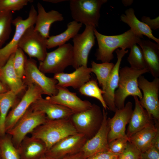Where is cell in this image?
Instances as JSON below:
<instances>
[{
    "instance_id": "cell-17",
    "label": "cell",
    "mask_w": 159,
    "mask_h": 159,
    "mask_svg": "<svg viewBox=\"0 0 159 159\" xmlns=\"http://www.w3.org/2000/svg\"><path fill=\"white\" fill-rule=\"evenodd\" d=\"M132 111V103L129 101L123 108H116L113 117L108 118L110 126L107 137L108 143L117 138L127 137L126 127L129 123Z\"/></svg>"
},
{
    "instance_id": "cell-30",
    "label": "cell",
    "mask_w": 159,
    "mask_h": 159,
    "mask_svg": "<svg viewBox=\"0 0 159 159\" xmlns=\"http://www.w3.org/2000/svg\"><path fill=\"white\" fill-rule=\"evenodd\" d=\"M114 64L112 62L97 63L94 61L91 62V72L96 75L99 84L103 91Z\"/></svg>"
},
{
    "instance_id": "cell-18",
    "label": "cell",
    "mask_w": 159,
    "mask_h": 159,
    "mask_svg": "<svg viewBox=\"0 0 159 159\" xmlns=\"http://www.w3.org/2000/svg\"><path fill=\"white\" fill-rule=\"evenodd\" d=\"M128 52V50L118 49L115 52L117 60L114 64L107 81L103 97L108 109L115 112L116 107L114 102L115 93L117 88L119 80V72L122 59Z\"/></svg>"
},
{
    "instance_id": "cell-33",
    "label": "cell",
    "mask_w": 159,
    "mask_h": 159,
    "mask_svg": "<svg viewBox=\"0 0 159 159\" xmlns=\"http://www.w3.org/2000/svg\"><path fill=\"white\" fill-rule=\"evenodd\" d=\"M0 149L1 159H20L11 137L8 134L0 137Z\"/></svg>"
},
{
    "instance_id": "cell-3",
    "label": "cell",
    "mask_w": 159,
    "mask_h": 159,
    "mask_svg": "<svg viewBox=\"0 0 159 159\" xmlns=\"http://www.w3.org/2000/svg\"><path fill=\"white\" fill-rule=\"evenodd\" d=\"M149 72L147 69H140L127 66L120 69L118 86L115 93L116 108H123L125 99L129 96H137L140 100L142 98L143 94L138 87V79L142 74Z\"/></svg>"
},
{
    "instance_id": "cell-26",
    "label": "cell",
    "mask_w": 159,
    "mask_h": 159,
    "mask_svg": "<svg viewBox=\"0 0 159 159\" xmlns=\"http://www.w3.org/2000/svg\"><path fill=\"white\" fill-rule=\"evenodd\" d=\"M155 124L150 125L136 133L128 138V141L142 153L151 147V143L158 128L159 121L154 119Z\"/></svg>"
},
{
    "instance_id": "cell-9",
    "label": "cell",
    "mask_w": 159,
    "mask_h": 159,
    "mask_svg": "<svg viewBox=\"0 0 159 159\" xmlns=\"http://www.w3.org/2000/svg\"><path fill=\"white\" fill-rule=\"evenodd\" d=\"M95 28L92 26H86L82 33L78 34L73 38V62L72 66L75 69L82 66H87L89 53L95 44Z\"/></svg>"
},
{
    "instance_id": "cell-12",
    "label": "cell",
    "mask_w": 159,
    "mask_h": 159,
    "mask_svg": "<svg viewBox=\"0 0 159 159\" xmlns=\"http://www.w3.org/2000/svg\"><path fill=\"white\" fill-rule=\"evenodd\" d=\"M47 39L36 30L33 25L25 31L19 43V48L30 58H35L42 62L47 52Z\"/></svg>"
},
{
    "instance_id": "cell-39",
    "label": "cell",
    "mask_w": 159,
    "mask_h": 159,
    "mask_svg": "<svg viewBox=\"0 0 159 159\" xmlns=\"http://www.w3.org/2000/svg\"><path fill=\"white\" fill-rule=\"evenodd\" d=\"M119 155L108 150L97 153L85 159H118Z\"/></svg>"
},
{
    "instance_id": "cell-35",
    "label": "cell",
    "mask_w": 159,
    "mask_h": 159,
    "mask_svg": "<svg viewBox=\"0 0 159 159\" xmlns=\"http://www.w3.org/2000/svg\"><path fill=\"white\" fill-rule=\"evenodd\" d=\"M27 59L24 52L18 48L14 54L13 65L16 74L22 79L24 75L25 64Z\"/></svg>"
},
{
    "instance_id": "cell-41",
    "label": "cell",
    "mask_w": 159,
    "mask_h": 159,
    "mask_svg": "<svg viewBox=\"0 0 159 159\" xmlns=\"http://www.w3.org/2000/svg\"><path fill=\"white\" fill-rule=\"evenodd\" d=\"M141 159H159V150L151 147L142 153Z\"/></svg>"
},
{
    "instance_id": "cell-34",
    "label": "cell",
    "mask_w": 159,
    "mask_h": 159,
    "mask_svg": "<svg viewBox=\"0 0 159 159\" xmlns=\"http://www.w3.org/2000/svg\"><path fill=\"white\" fill-rule=\"evenodd\" d=\"M130 51L127 61L130 67L138 69H147L142 50L139 46L133 44L130 48Z\"/></svg>"
},
{
    "instance_id": "cell-7",
    "label": "cell",
    "mask_w": 159,
    "mask_h": 159,
    "mask_svg": "<svg viewBox=\"0 0 159 159\" xmlns=\"http://www.w3.org/2000/svg\"><path fill=\"white\" fill-rule=\"evenodd\" d=\"M47 119L44 113L33 110L30 107L13 127L6 133L11 136L14 145L17 148L26 135L43 124Z\"/></svg>"
},
{
    "instance_id": "cell-28",
    "label": "cell",
    "mask_w": 159,
    "mask_h": 159,
    "mask_svg": "<svg viewBox=\"0 0 159 159\" xmlns=\"http://www.w3.org/2000/svg\"><path fill=\"white\" fill-rule=\"evenodd\" d=\"M82 24L74 20L67 24L65 31L58 35L50 36L47 39V48L50 49L59 46L66 44L77 34L82 27Z\"/></svg>"
},
{
    "instance_id": "cell-2",
    "label": "cell",
    "mask_w": 159,
    "mask_h": 159,
    "mask_svg": "<svg viewBox=\"0 0 159 159\" xmlns=\"http://www.w3.org/2000/svg\"><path fill=\"white\" fill-rule=\"evenodd\" d=\"M78 133L69 119L49 120L47 118L43 124L30 134L32 136L42 140L47 150L63 138Z\"/></svg>"
},
{
    "instance_id": "cell-36",
    "label": "cell",
    "mask_w": 159,
    "mask_h": 159,
    "mask_svg": "<svg viewBox=\"0 0 159 159\" xmlns=\"http://www.w3.org/2000/svg\"><path fill=\"white\" fill-rule=\"evenodd\" d=\"M32 1L30 0H0V10L11 12L18 11Z\"/></svg>"
},
{
    "instance_id": "cell-25",
    "label": "cell",
    "mask_w": 159,
    "mask_h": 159,
    "mask_svg": "<svg viewBox=\"0 0 159 159\" xmlns=\"http://www.w3.org/2000/svg\"><path fill=\"white\" fill-rule=\"evenodd\" d=\"M14 54L10 56L5 64L1 68V75L0 79L8 87L9 90L17 95L24 88L25 86L22 79L18 75L13 67Z\"/></svg>"
},
{
    "instance_id": "cell-48",
    "label": "cell",
    "mask_w": 159,
    "mask_h": 159,
    "mask_svg": "<svg viewBox=\"0 0 159 159\" xmlns=\"http://www.w3.org/2000/svg\"><path fill=\"white\" fill-rule=\"evenodd\" d=\"M1 68H0V78L1 77Z\"/></svg>"
},
{
    "instance_id": "cell-5",
    "label": "cell",
    "mask_w": 159,
    "mask_h": 159,
    "mask_svg": "<svg viewBox=\"0 0 159 159\" xmlns=\"http://www.w3.org/2000/svg\"><path fill=\"white\" fill-rule=\"evenodd\" d=\"M78 133L89 139L99 130L103 119L102 111L97 105L92 104L89 109L73 113L70 118Z\"/></svg>"
},
{
    "instance_id": "cell-24",
    "label": "cell",
    "mask_w": 159,
    "mask_h": 159,
    "mask_svg": "<svg viewBox=\"0 0 159 159\" xmlns=\"http://www.w3.org/2000/svg\"><path fill=\"white\" fill-rule=\"evenodd\" d=\"M141 48L148 69L154 78L159 77V44L141 39L138 44Z\"/></svg>"
},
{
    "instance_id": "cell-32",
    "label": "cell",
    "mask_w": 159,
    "mask_h": 159,
    "mask_svg": "<svg viewBox=\"0 0 159 159\" xmlns=\"http://www.w3.org/2000/svg\"><path fill=\"white\" fill-rule=\"evenodd\" d=\"M13 20L11 12L0 10V48L9 37Z\"/></svg>"
},
{
    "instance_id": "cell-46",
    "label": "cell",
    "mask_w": 159,
    "mask_h": 159,
    "mask_svg": "<svg viewBox=\"0 0 159 159\" xmlns=\"http://www.w3.org/2000/svg\"><path fill=\"white\" fill-rule=\"evenodd\" d=\"M43 1H45L52 3H57L66 1V0H46Z\"/></svg>"
},
{
    "instance_id": "cell-22",
    "label": "cell",
    "mask_w": 159,
    "mask_h": 159,
    "mask_svg": "<svg viewBox=\"0 0 159 159\" xmlns=\"http://www.w3.org/2000/svg\"><path fill=\"white\" fill-rule=\"evenodd\" d=\"M17 149L20 159H40L47 150L43 141L32 136H26Z\"/></svg>"
},
{
    "instance_id": "cell-31",
    "label": "cell",
    "mask_w": 159,
    "mask_h": 159,
    "mask_svg": "<svg viewBox=\"0 0 159 159\" xmlns=\"http://www.w3.org/2000/svg\"><path fill=\"white\" fill-rule=\"evenodd\" d=\"M78 90L81 95L97 99L100 102L103 109L106 110L108 109L103 97L104 92L99 88L96 80L91 79Z\"/></svg>"
},
{
    "instance_id": "cell-6",
    "label": "cell",
    "mask_w": 159,
    "mask_h": 159,
    "mask_svg": "<svg viewBox=\"0 0 159 159\" xmlns=\"http://www.w3.org/2000/svg\"><path fill=\"white\" fill-rule=\"evenodd\" d=\"M73 62V46L70 43L59 46L55 50L47 52L38 68L44 73L54 74L64 72L68 67L72 66Z\"/></svg>"
},
{
    "instance_id": "cell-1",
    "label": "cell",
    "mask_w": 159,
    "mask_h": 159,
    "mask_svg": "<svg viewBox=\"0 0 159 159\" xmlns=\"http://www.w3.org/2000/svg\"><path fill=\"white\" fill-rule=\"evenodd\" d=\"M94 34L98 48L95 56L97 60L102 63L110 62L114 58L113 53L119 48L130 49L134 44H138L143 36L138 35L130 29L121 34L106 35L99 32L95 28Z\"/></svg>"
},
{
    "instance_id": "cell-15",
    "label": "cell",
    "mask_w": 159,
    "mask_h": 159,
    "mask_svg": "<svg viewBox=\"0 0 159 159\" xmlns=\"http://www.w3.org/2000/svg\"><path fill=\"white\" fill-rule=\"evenodd\" d=\"M57 94L48 96L45 99L54 103L59 104L70 109L74 113L85 111L90 108L92 104L87 100H82L76 93L70 92L66 87L58 86Z\"/></svg>"
},
{
    "instance_id": "cell-10",
    "label": "cell",
    "mask_w": 159,
    "mask_h": 159,
    "mask_svg": "<svg viewBox=\"0 0 159 159\" xmlns=\"http://www.w3.org/2000/svg\"><path fill=\"white\" fill-rule=\"evenodd\" d=\"M138 86L143 95L139 102L149 115L159 121V78H155L150 82L141 75L138 79Z\"/></svg>"
},
{
    "instance_id": "cell-23",
    "label": "cell",
    "mask_w": 159,
    "mask_h": 159,
    "mask_svg": "<svg viewBox=\"0 0 159 159\" xmlns=\"http://www.w3.org/2000/svg\"><path fill=\"white\" fill-rule=\"evenodd\" d=\"M37 14L35 24V29L44 37L48 39L49 36V30L52 24L62 21L64 19L62 14L52 10L48 12L40 3L37 4Z\"/></svg>"
},
{
    "instance_id": "cell-4",
    "label": "cell",
    "mask_w": 159,
    "mask_h": 159,
    "mask_svg": "<svg viewBox=\"0 0 159 159\" xmlns=\"http://www.w3.org/2000/svg\"><path fill=\"white\" fill-rule=\"evenodd\" d=\"M107 0H70L69 7L73 20L95 28L99 26L100 10Z\"/></svg>"
},
{
    "instance_id": "cell-42",
    "label": "cell",
    "mask_w": 159,
    "mask_h": 159,
    "mask_svg": "<svg viewBox=\"0 0 159 159\" xmlns=\"http://www.w3.org/2000/svg\"><path fill=\"white\" fill-rule=\"evenodd\" d=\"M60 159H85L81 151L73 154L67 155Z\"/></svg>"
},
{
    "instance_id": "cell-38",
    "label": "cell",
    "mask_w": 159,
    "mask_h": 159,
    "mask_svg": "<svg viewBox=\"0 0 159 159\" xmlns=\"http://www.w3.org/2000/svg\"><path fill=\"white\" fill-rule=\"evenodd\" d=\"M142 153L135 145L128 141L125 150L119 155L118 159H141Z\"/></svg>"
},
{
    "instance_id": "cell-45",
    "label": "cell",
    "mask_w": 159,
    "mask_h": 159,
    "mask_svg": "<svg viewBox=\"0 0 159 159\" xmlns=\"http://www.w3.org/2000/svg\"><path fill=\"white\" fill-rule=\"evenodd\" d=\"M122 2L123 5L125 6H128L131 5L133 3V0H123Z\"/></svg>"
},
{
    "instance_id": "cell-19",
    "label": "cell",
    "mask_w": 159,
    "mask_h": 159,
    "mask_svg": "<svg viewBox=\"0 0 159 159\" xmlns=\"http://www.w3.org/2000/svg\"><path fill=\"white\" fill-rule=\"evenodd\" d=\"M70 73L64 72L54 74L53 78L57 81V85L67 88L79 89L91 78L90 67L81 66Z\"/></svg>"
},
{
    "instance_id": "cell-8",
    "label": "cell",
    "mask_w": 159,
    "mask_h": 159,
    "mask_svg": "<svg viewBox=\"0 0 159 159\" xmlns=\"http://www.w3.org/2000/svg\"><path fill=\"white\" fill-rule=\"evenodd\" d=\"M37 12L33 5L31 6L28 17L23 19L18 16L13 19L12 24L15 27L13 37L6 45L0 48V68L3 67L10 56L19 48L21 39L26 30L35 24Z\"/></svg>"
},
{
    "instance_id": "cell-21",
    "label": "cell",
    "mask_w": 159,
    "mask_h": 159,
    "mask_svg": "<svg viewBox=\"0 0 159 159\" xmlns=\"http://www.w3.org/2000/svg\"><path fill=\"white\" fill-rule=\"evenodd\" d=\"M30 107L33 110L44 113L49 120L69 119L74 113L69 108L51 102L42 97L34 102Z\"/></svg>"
},
{
    "instance_id": "cell-11",
    "label": "cell",
    "mask_w": 159,
    "mask_h": 159,
    "mask_svg": "<svg viewBox=\"0 0 159 159\" xmlns=\"http://www.w3.org/2000/svg\"><path fill=\"white\" fill-rule=\"evenodd\" d=\"M23 78L24 82L27 85L34 84L39 87L42 90L44 94L52 96L57 93L56 85L57 81L54 78L46 76L39 69L36 62L33 59H26Z\"/></svg>"
},
{
    "instance_id": "cell-37",
    "label": "cell",
    "mask_w": 159,
    "mask_h": 159,
    "mask_svg": "<svg viewBox=\"0 0 159 159\" xmlns=\"http://www.w3.org/2000/svg\"><path fill=\"white\" fill-rule=\"evenodd\" d=\"M127 137H121L113 140L108 143V151L119 155L126 148L128 142Z\"/></svg>"
},
{
    "instance_id": "cell-44",
    "label": "cell",
    "mask_w": 159,
    "mask_h": 159,
    "mask_svg": "<svg viewBox=\"0 0 159 159\" xmlns=\"http://www.w3.org/2000/svg\"><path fill=\"white\" fill-rule=\"evenodd\" d=\"M9 90L6 86L0 80V93L5 92Z\"/></svg>"
},
{
    "instance_id": "cell-49",
    "label": "cell",
    "mask_w": 159,
    "mask_h": 159,
    "mask_svg": "<svg viewBox=\"0 0 159 159\" xmlns=\"http://www.w3.org/2000/svg\"><path fill=\"white\" fill-rule=\"evenodd\" d=\"M0 159H1V151L0 149Z\"/></svg>"
},
{
    "instance_id": "cell-13",
    "label": "cell",
    "mask_w": 159,
    "mask_h": 159,
    "mask_svg": "<svg viewBox=\"0 0 159 159\" xmlns=\"http://www.w3.org/2000/svg\"><path fill=\"white\" fill-rule=\"evenodd\" d=\"M44 94L42 90L34 84L28 85V88L20 101L8 113L5 122L6 133L10 130L32 104Z\"/></svg>"
},
{
    "instance_id": "cell-27",
    "label": "cell",
    "mask_w": 159,
    "mask_h": 159,
    "mask_svg": "<svg viewBox=\"0 0 159 159\" xmlns=\"http://www.w3.org/2000/svg\"><path fill=\"white\" fill-rule=\"evenodd\" d=\"M121 20L127 24L130 29L135 33L140 36L143 35L154 40L159 44V39L155 37L152 34V30L146 24L138 20L136 17L135 11L130 8L125 11L120 17Z\"/></svg>"
},
{
    "instance_id": "cell-20",
    "label": "cell",
    "mask_w": 159,
    "mask_h": 159,
    "mask_svg": "<svg viewBox=\"0 0 159 159\" xmlns=\"http://www.w3.org/2000/svg\"><path fill=\"white\" fill-rule=\"evenodd\" d=\"M135 107L129 122L126 135L128 138L145 127L154 124V119L140 105L138 97H133Z\"/></svg>"
},
{
    "instance_id": "cell-47",
    "label": "cell",
    "mask_w": 159,
    "mask_h": 159,
    "mask_svg": "<svg viewBox=\"0 0 159 159\" xmlns=\"http://www.w3.org/2000/svg\"><path fill=\"white\" fill-rule=\"evenodd\" d=\"M40 159H54V158L49 156L45 155L42 157Z\"/></svg>"
},
{
    "instance_id": "cell-14",
    "label": "cell",
    "mask_w": 159,
    "mask_h": 159,
    "mask_svg": "<svg viewBox=\"0 0 159 159\" xmlns=\"http://www.w3.org/2000/svg\"><path fill=\"white\" fill-rule=\"evenodd\" d=\"M87 140L84 135L79 133L68 136L53 145L47 150L45 155L54 159H60L80 152Z\"/></svg>"
},
{
    "instance_id": "cell-29",
    "label": "cell",
    "mask_w": 159,
    "mask_h": 159,
    "mask_svg": "<svg viewBox=\"0 0 159 159\" xmlns=\"http://www.w3.org/2000/svg\"><path fill=\"white\" fill-rule=\"evenodd\" d=\"M16 95L12 91H7L0 93V137L6 134L5 122L10 109L14 105Z\"/></svg>"
},
{
    "instance_id": "cell-16",
    "label": "cell",
    "mask_w": 159,
    "mask_h": 159,
    "mask_svg": "<svg viewBox=\"0 0 159 159\" xmlns=\"http://www.w3.org/2000/svg\"><path fill=\"white\" fill-rule=\"evenodd\" d=\"M103 119L101 127L96 134L88 140L82 148L85 159L97 153L108 150V135L110 126L107 117V112L103 108Z\"/></svg>"
},
{
    "instance_id": "cell-40",
    "label": "cell",
    "mask_w": 159,
    "mask_h": 159,
    "mask_svg": "<svg viewBox=\"0 0 159 159\" xmlns=\"http://www.w3.org/2000/svg\"><path fill=\"white\" fill-rule=\"evenodd\" d=\"M141 21L146 24L152 30H156L159 28V16L154 19L143 16L141 18Z\"/></svg>"
},
{
    "instance_id": "cell-43",
    "label": "cell",
    "mask_w": 159,
    "mask_h": 159,
    "mask_svg": "<svg viewBox=\"0 0 159 159\" xmlns=\"http://www.w3.org/2000/svg\"><path fill=\"white\" fill-rule=\"evenodd\" d=\"M151 147H154L159 150V127L158 129L152 140Z\"/></svg>"
}]
</instances>
